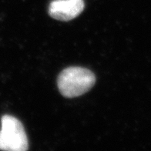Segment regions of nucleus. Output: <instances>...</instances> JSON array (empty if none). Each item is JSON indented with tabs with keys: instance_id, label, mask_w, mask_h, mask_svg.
<instances>
[{
	"instance_id": "1",
	"label": "nucleus",
	"mask_w": 151,
	"mask_h": 151,
	"mask_svg": "<svg viewBox=\"0 0 151 151\" xmlns=\"http://www.w3.org/2000/svg\"><path fill=\"white\" fill-rule=\"evenodd\" d=\"M96 83L95 75L88 69L72 66L60 73L57 85L60 93L66 98H74L87 93Z\"/></svg>"
},
{
	"instance_id": "2",
	"label": "nucleus",
	"mask_w": 151,
	"mask_h": 151,
	"mask_svg": "<svg viewBox=\"0 0 151 151\" xmlns=\"http://www.w3.org/2000/svg\"><path fill=\"white\" fill-rule=\"evenodd\" d=\"M28 149V138L22 123L12 116H3L1 119L0 150L26 151Z\"/></svg>"
},
{
	"instance_id": "3",
	"label": "nucleus",
	"mask_w": 151,
	"mask_h": 151,
	"mask_svg": "<svg viewBox=\"0 0 151 151\" xmlns=\"http://www.w3.org/2000/svg\"><path fill=\"white\" fill-rule=\"evenodd\" d=\"M83 0H54L49 6V14L60 21H70L83 11Z\"/></svg>"
}]
</instances>
